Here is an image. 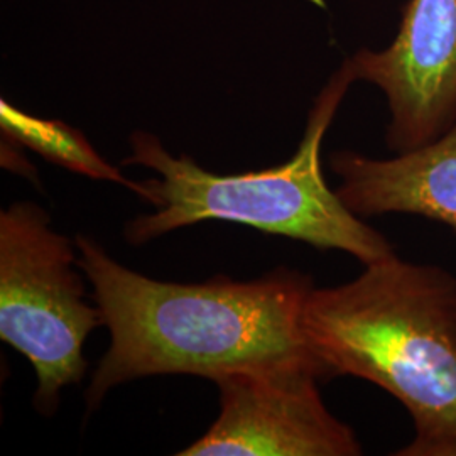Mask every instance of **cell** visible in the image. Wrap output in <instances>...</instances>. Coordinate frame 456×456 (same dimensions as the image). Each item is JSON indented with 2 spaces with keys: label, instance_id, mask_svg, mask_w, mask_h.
Listing matches in <instances>:
<instances>
[{
  "label": "cell",
  "instance_id": "1",
  "mask_svg": "<svg viewBox=\"0 0 456 456\" xmlns=\"http://www.w3.org/2000/svg\"><path fill=\"white\" fill-rule=\"evenodd\" d=\"M75 247L110 331V346L86 389L88 411L110 389L149 375L215 382L239 370L308 367L328 380L303 330L310 276L277 269L254 281L163 282L124 267L90 237L77 235Z\"/></svg>",
  "mask_w": 456,
  "mask_h": 456
},
{
  "label": "cell",
  "instance_id": "2",
  "mask_svg": "<svg viewBox=\"0 0 456 456\" xmlns=\"http://www.w3.org/2000/svg\"><path fill=\"white\" fill-rule=\"evenodd\" d=\"M303 330L328 379L389 392L414 438L399 456H456V276L392 256L359 277L311 289Z\"/></svg>",
  "mask_w": 456,
  "mask_h": 456
},
{
  "label": "cell",
  "instance_id": "3",
  "mask_svg": "<svg viewBox=\"0 0 456 456\" xmlns=\"http://www.w3.org/2000/svg\"><path fill=\"white\" fill-rule=\"evenodd\" d=\"M357 75L350 58L314 98L305 135L288 163L240 175H215L190 156H173L159 137L134 132L132 154L122 164L144 166L158 178L144 181V200L158 212L127 222L124 235L142 245L164 233L205 220H224L282 235L316 248L343 250L363 265L395 256L380 232L350 212L326 184L322 144Z\"/></svg>",
  "mask_w": 456,
  "mask_h": 456
},
{
  "label": "cell",
  "instance_id": "4",
  "mask_svg": "<svg viewBox=\"0 0 456 456\" xmlns=\"http://www.w3.org/2000/svg\"><path fill=\"white\" fill-rule=\"evenodd\" d=\"M69 239L39 205L20 201L0 213V338L31 362L34 408L53 414L61 391L86 374L83 345L103 325L85 301Z\"/></svg>",
  "mask_w": 456,
  "mask_h": 456
},
{
  "label": "cell",
  "instance_id": "5",
  "mask_svg": "<svg viewBox=\"0 0 456 456\" xmlns=\"http://www.w3.org/2000/svg\"><path fill=\"white\" fill-rule=\"evenodd\" d=\"M314 369L239 370L215 380L220 414L181 456H357L362 444L326 408Z\"/></svg>",
  "mask_w": 456,
  "mask_h": 456
},
{
  "label": "cell",
  "instance_id": "6",
  "mask_svg": "<svg viewBox=\"0 0 456 456\" xmlns=\"http://www.w3.org/2000/svg\"><path fill=\"white\" fill-rule=\"evenodd\" d=\"M357 80L387 100V146H426L456 122V0H409L391 46L350 58Z\"/></svg>",
  "mask_w": 456,
  "mask_h": 456
},
{
  "label": "cell",
  "instance_id": "7",
  "mask_svg": "<svg viewBox=\"0 0 456 456\" xmlns=\"http://www.w3.org/2000/svg\"><path fill=\"white\" fill-rule=\"evenodd\" d=\"M337 195L360 218L409 213L456 232V122L426 146L389 159L338 151L330 158Z\"/></svg>",
  "mask_w": 456,
  "mask_h": 456
},
{
  "label": "cell",
  "instance_id": "8",
  "mask_svg": "<svg viewBox=\"0 0 456 456\" xmlns=\"http://www.w3.org/2000/svg\"><path fill=\"white\" fill-rule=\"evenodd\" d=\"M0 127L4 139L17 146L29 147L49 163L66 167L92 180H107L131 188L144 196L142 183L129 181L115 166L107 163L83 132L61 120H46L28 114L0 100Z\"/></svg>",
  "mask_w": 456,
  "mask_h": 456
}]
</instances>
